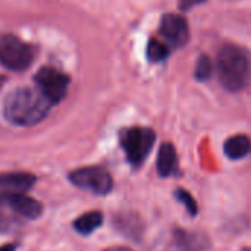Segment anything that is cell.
<instances>
[{
	"label": "cell",
	"instance_id": "1",
	"mask_svg": "<svg viewBox=\"0 0 251 251\" xmlns=\"http://www.w3.org/2000/svg\"><path fill=\"white\" fill-rule=\"evenodd\" d=\"M50 105L52 103L37 87H18L6 96L3 102V115L11 124L30 127L45 120Z\"/></svg>",
	"mask_w": 251,
	"mask_h": 251
},
{
	"label": "cell",
	"instance_id": "2",
	"mask_svg": "<svg viewBox=\"0 0 251 251\" xmlns=\"http://www.w3.org/2000/svg\"><path fill=\"white\" fill-rule=\"evenodd\" d=\"M217 74L229 92H241L251 84V53L235 43H226L217 53Z\"/></svg>",
	"mask_w": 251,
	"mask_h": 251
},
{
	"label": "cell",
	"instance_id": "3",
	"mask_svg": "<svg viewBox=\"0 0 251 251\" xmlns=\"http://www.w3.org/2000/svg\"><path fill=\"white\" fill-rule=\"evenodd\" d=\"M120 144L127 161L139 167L145 163L155 144V133L148 127H130L120 133Z\"/></svg>",
	"mask_w": 251,
	"mask_h": 251
},
{
	"label": "cell",
	"instance_id": "4",
	"mask_svg": "<svg viewBox=\"0 0 251 251\" xmlns=\"http://www.w3.org/2000/svg\"><path fill=\"white\" fill-rule=\"evenodd\" d=\"M34 48L20 37L6 34L0 37V64L12 71L27 70L34 59Z\"/></svg>",
	"mask_w": 251,
	"mask_h": 251
},
{
	"label": "cell",
	"instance_id": "5",
	"mask_svg": "<svg viewBox=\"0 0 251 251\" xmlns=\"http://www.w3.org/2000/svg\"><path fill=\"white\" fill-rule=\"evenodd\" d=\"M70 182L95 195H106L112 189V177L102 167H81L70 173Z\"/></svg>",
	"mask_w": 251,
	"mask_h": 251
},
{
	"label": "cell",
	"instance_id": "6",
	"mask_svg": "<svg viewBox=\"0 0 251 251\" xmlns=\"http://www.w3.org/2000/svg\"><path fill=\"white\" fill-rule=\"evenodd\" d=\"M40 93L52 103H59L68 90L70 77L52 67H43L34 77Z\"/></svg>",
	"mask_w": 251,
	"mask_h": 251
},
{
	"label": "cell",
	"instance_id": "7",
	"mask_svg": "<svg viewBox=\"0 0 251 251\" xmlns=\"http://www.w3.org/2000/svg\"><path fill=\"white\" fill-rule=\"evenodd\" d=\"M160 34L170 48H182L189 42L188 21L179 14H166L160 23Z\"/></svg>",
	"mask_w": 251,
	"mask_h": 251
},
{
	"label": "cell",
	"instance_id": "8",
	"mask_svg": "<svg viewBox=\"0 0 251 251\" xmlns=\"http://www.w3.org/2000/svg\"><path fill=\"white\" fill-rule=\"evenodd\" d=\"M0 205L12 208L25 219H37L43 213L42 202L25 195V192H0Z\"/></svg>",
	"mask_w": 251,
	"mask_h": 251
},
{
	"label": "cell",
	"instance_id": "9",
	"mask_svg": "<svg viewBox=\"0 0 251 251\" xmlns=\"http://www.w3.org/2000/svg\"><path fill=\"white\" fill-rule=\"evenodd\" d=\"M173 238L177 251H211V239L204 232L175 229Z\"/></svg>",
	"mask_w": 251,
	"mask_h": 251
},
{
	"label": "cell",
	"instance_id": "10",
	"mask_svg": "<svg viewBox=\"0 0 251 251\" xmlns=\"http://www.w3.org/2000/svg\"><path fill=\"white\" fill-rule=\"evenodd\" d=\"M36 183V176L25 172L0 175V192H27Z\"/></svg>",
	"mask_w": 251,
	"mask_h": 251
},
{
	"label": "cell",
	"instance_id": "11",
	"mask_svg": "<svg viewBox=\"0 0 251 251\" xmlns=\"http://www.w3.org/2000/svg\"><path fill=\"white\" fill-rule=\"evenodd\" d=\"M179 161H177V152L173 144L164 142L160 147L158 157H157V172L161 177H169L177 173Z\"/></svg>",
	"mask_w": 251,
	"mask_h": 251
},
{
	"label": "cell",
	"instance_id": "12",
	"mask_svg": "<svg viewBox=\"0 0 251 251\" xmlns=\"http://www.w3.org/2000/svg\"><path fill=\"white\" fill-rule=\"evenodd\" d=\"M223 152L232 161L242 160L251 154V139L247 135L230 136L223 144Z\"/></svg>",
	"mask_w": 251,
	"mask_h": 251
},
{
	"label": "cell",
	"instance_id": "13",
	"mask_svg": "<svg viewBox=\"0 0 251 251\" xmlns=\"http://www.w3.org/2000/svg\"><path fill=\"white\" fill-rule=\"evenodd\" d=\"M115 227L129 238H139L142 235V223L135 214H120L114 220Z\"/></svg>",
	"mask_w": 251,
	"mask_h": 251
},
{
	"label": "cell",
	"instance_id": "14",
	"mask_svg": "<svg viewBox=\"0 0 251 251\" xmlns=\"http://www.w3.org/2000/svg\"><path fill=\"white\" fill-rule=\"evenodd\" d=\"M103 223V216L100 211H89L81 214L74 222V229L81 235H89Z\"/></svg>",
	"mask_w": 251,
	"mask_h": 251
},
{
	"label": "cell",
	"instance_id": "15",
	"mask_svg": "<svg viewBox=\"0 0 251 251\" xmlns=\"http://www.w3.org/2000/svg\"><path fill=\"white\" fill-rule=\"evenodd\" d=\"M170 55V46L158 39H151L147 48V56L151 62H161Z\"/></svg>",
	"mask_w": 251,
	"mask_h": 251
},
{
	"label": "cell",
	"instance_id": "16",
	"mask_svg": "<svg viewBox=\"0 0 251 251\" xmlns=\"http://www.w3.org/2000/svg\"><path fill=\"white\" fill-rule=\"evenodd\" d=\"M213 74V62L207 55H201L195 65V78L198 81H207Z\"/></svg>",
	"mask_w": 251,
	"mask_h": 251
},
{
	"label": "cell",
	"instance_id": "17",
	"mask_svg": "<svg viewBox=\"0 0 251 251\" xmlns=\"http://www.w3.org/2000/svg\"><path fill=\"white\" fill-rule=\"evenodd\" d=\"M175 197H176V200L186 208V211H188L189 216L195 217V216L198 214V204H197V201L194 200V197H192L186 189H182V188L176 189Z\"/></svg>",
	"mask_w": 251,
	"mask_h": 251
},
{
	"label": "cell",
	"instance_id": "18",
	"mask_svg": "<svg viewBox=\"0 0 251 251\" xmlns=\"http://www.w3.org/2000/svg\"><path fill=\"white\" fill-rule=\"evenodd\" d=\"M17 227V223L0 210V233H9Z\"/></svg>",
	"mask_w": 251,
	"mask_h": 251
},
{
	"label": "cell",
	"instance_id": "19",
	"mask_svg": "<svg viewBox=\"0 0 251 251\" xmlns=\"http://www.w3.org/2000/svg\"><path fill=\"white\" fill-rule=\"evenodd\" d=\"M205 0H179V9L182 12H186V11H191L192 8L204 3Z\"/></svg>",
	"mask_w": 251,
	"mask_h": 251
},
{
	"label": "cell",
	"instance_id": "20",
	"mask_svg": "<svg viewBox=\"0 0 251 251\" xmlns=\"http://www.w3.org/2000/svg\"><path fill=\"white\" fill-rule=\"evenodd\" d=\"M0 251H17V245L15 244H6L0 247Z\"/></svg>",
	"mask_w": 251,
	"mask_h": 251
},
{
	"label": "cell",
	"instance_id": "21",
	"mask_svg": "<svg viewBox=\"0 0 251 251\" xmlns=\"http://www.w3.org/2000/svg\"><path fill=\"white\" fill-rule=\"evenodd\" d=\"M103 251H133V250L127 248V247H111V248H106Z\"/></svg>",
	"mask_w": 251,
	"mask_h": 251
},
{
	"label": "cell",
	"instance_id": "22",
	"mask_svg": "<svg viewBox=\"0 0 251 251\" xmlns=\"http://www.w3.org/2000/svg\"><path fill=\"white\" fill-rule=\"evenodd\" d=\"M241 251H251V247H244L241 248Z\"/></svg>",
	"mask_w": 251,
	"mask_h": 251
}]
</instances>
